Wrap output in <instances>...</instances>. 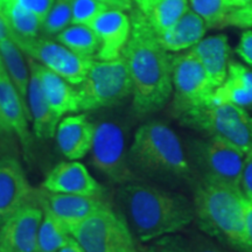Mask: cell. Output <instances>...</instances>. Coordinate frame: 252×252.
<instances>
[{
	"mask_svg": "<svg viewBox=\"0 0 252 252\" xmlns=\"http://www.w3.org/2000/svg\"><path fill=\"white\" fill-rule=\"evenodd\" d=\"M90 153L93 166L113 184L124 186L137 181L126 151L124 131L116 123L96 124Z\"/></svg>",
	"mask_w": 252,
	"mask_h": 252,
	"instance_id": "9",
	"label": "cell"
},
{
	"mask_svg": "<svg viewBox=\"0 0 252 252\" xmlns=\"http://www.w3.org/2000/svg\"><path fill=\"white\" fill-rule=\"evenodd\" d=\"M188 127L219 137L247 154L252 150V117L248 110L230 103H209L180 118Z\"/></svg>",
	"mask_w": 252,
	"mask_h": 252,
	"instance_id": "5",
	"label": "cell"
},
{
	"mask_svg": "<svg viewBox=\"0 0 252 252\" xmlns=\"http://www.w3.org/2000/svg\"><path fill=\"white\" fill-rule=\"evenodd\" d=\"M0 75H7V72H6V69H5V65H4V62H2L1 55H0Z\"/></svg>",
	"mask_w": 252,
	"mask_h": 252,
	"instance_id": "44",
	"label": "cell"
},
{
	"mask_svg": "<svg viewBox=\"0 0 252 252\" xmlns=\"http://www.w3.org/2000/svg\"><path fill=\"white\" fill-rule=\"evenodd\" d=\"M84 252H139L125 217L108 206L70 230Z\"/></svg>",
	"mask_w": 252,
	"mask_h": 252,
	"instance_id": "7",
	"label": "cell"
},
{
	"mask_svg": "<svg viewBox=\"0 0 252 252\" xmlns=\"http://www.w3.org/2000/svg\"><path fill=\"white\" fill-rule=\"evenodd\" d=\"M118 200L132 232L144 243L178 234L195 220L193 201L153 186L124 185Z\"/></svg>",
	"mask_w": 252,
	"mask_h": 252,
	"instance_id": "2",
	"label": "cell"
},
{
	"mask_svg": "<svg viewBox=\"0 0 252 252\" xmlns=\"http://www.w3.org/2000/svg\"><path fill=\"white\" fill-rule=\"evenodd\" d=\"M191 156L202 178L241 188L242 167L245 153L219 137L195 140Z\"/></svg>",
	"mask_w": 252,
	"mask_h": 252,
	"instance_id": "10",
	"label": "cell"
},
{
	"mask_svg": "<svg viewBox=\"0 0 252 252\" xmlns=\"http://www.w3.org/2000/svg\"><path fill=\"white\" fill-rule=\"evenodd\" d=\"M99 40L96 59L102 61L116 60L127 43L131 34V18L124 11L109 8L89 25Z\"/></svg>",
	"mask_w": 252,
	"mask_h": 252,
	"instance_id": "17",
	"label": "cell"
},
{
	"mask_svg": "<svg viewBox=\"0 0 252 252\" xmlns=\"http://www.w3.org/2000/svg\"><path fill=\"white\" fill-rule=\"evenodd\" d=\"M122 56L130 72L134 115L146 117L165 108L173 94V55L138 8L131 15V34Z\"/></svg>",
	"mask_w": 252,
	"mask_h": 252,
	"instance_id": "1",
	"label": "cell"
},
{
	"mask_svg": "<svg viewBox=\"0 0 252 252\" xmlns=\"http://www.w3.org/2000/svg\"><path fill=\"white\" fill-rule=\"evenodd\" d=\"M149 252H190L187 241L178 236H165L159 239H156Z\"/></svg>",
	"mask_w": 252,
	"mask_h": 252,
	"instance_id": "33",
	"label": "cell"
},
{
	"mask_svg": "<svg viewBox=\"0 0 252 252\" xmlns=\"http://www.w3.org/2000/svg\"><path fill=\"white\" fill-rule=\"evenodd\" d=\"M34 201L39 203L41 209L47 210L61 220L69 234L82 220L109 206L104 197L52 193L42 188L35 190Z\"/></svg>",
	"mask_w": 252,
	"mask_h": 252,
	"instance_id": "13",
	"label": "cell"
},
{
	"mask_svg": "<svg viewBox=\"0 0 252 252\" xmlns=\"http://www.w3.org/2000/svg\"><path fill=\"white\" fill-rule=\"evenodd\" d=\"M80 111L109 108L132 94L130 72L125 60L94 61L86 78L77 86Z\"/></svg>",
	"mask_w": 252,
	"mask_h": 252,
	"instance_id": "6",
	"label": "cell"
},
{
	"mask_svg": "<svg viewBox=\"0 0 252 252\" xmlns=\"http://www.w3.org/2000/svg\"><path fill=\"white\" fill-rule=\"evenodd\" d=\"M41 188L52 193L104 197V188L77 160L56 165L46 175Z\"/></svg>",
	"mask_w": 252,
	"mask_h": 252,
	"instance_id": "15",
	"label": "cell"
},
{
	"mask_svg": "<svg viewBox=\"0 0 252 252\" xmlns=\"http://www.w3.org/2000/svg\"><path fill=\"white\" fill-rule=\"evenodd\" d=\"M190 252H230L228 249L215 243L212 237L206 235L194 234L187 241Z\"/></svg>",
	"mask_w": 252,
	"mask_h": 252,
	"instance_id": "34",
	"label": "cell"
},
{
	"mask_svg": "<svg viewBox=\"0 0 252 252\" xmlns=\"http://www.w3.org/2000/svg\"><path fill=\"white\" fill-rule=\"evenodd\" d=\"M195 220L203 234L247 252L245 196L239 187L201 179L194 189Z\"/></svg>",
	"mask_w": 252,
	"mask_h": 252,
	"instance_id": "3",
	"label": "cell"
},
{
	"mask_svg": "<svg viewBox=\"0 0 252 252\" xmlns=\"http://www.w3.org/2000/svg\"><path fill=\"white\" fill-rule=\"evenodd\" d=\"M37 234V251L58 252L70 239L68 229L59 219L47 210H43Z\"/></svg>",
	"mask_w": 252,
	"mask_h": 252,
	"instance_id": "28",
	"label": "cell"
},
{
	"mask_svg": "<svg viewBox=\"0 0 252 252\" xmlns=\"http://www.w3.org/2000/svg\"><path fill=\"white\" fill-rule=\"evenodd\" d=\"M96 124L87 115L65 116L60 121L55 137L60 151L68 160H80L90 153Z\"/></svg>",
	"mask_w": 252,
	"mask_h": 252,
	"instance_id": "18",
	"label": "cell"
},
{
	"mask_svg": "<svg viewBox=\"0 0 252 252\" xmlns=\"http://www.w3.org/2000/svg\"><path fill=\"white\" fill-rule=\"evenodd\" d=\"M128 158L133 168L146 174L185 181L193 178L181 140L162 122H149L135 131Z\"/></svg>",
	"mask_w": 252,
	"mask_h": 252,
	"instance_id": "4",
	"label": "cell"
},
{
	"mask_svg": "<svg viewBox=\"0 0 252 252\" xmlns=\"http://www.w3.org/2000/svg\"><path fill=\"white\" fill-rule=\"evenodd\" d=\"M109 8L108 5L98 0H71V24L89 26L94 19Z\"/></svg>",
	"mask_w": 252,
	"mask_h": 252,
	"instance_id": "31",
	"label": "cell"
},
{
	"mask_svg": "<svg viewBox=\"0 0 252 252\" xmlns=\"http://www.w3.org/2000/svg\"><path fill=\"white\" fill-rule=\"evenodd\" d=\"M188 9V0H157L146 17L157 35H160L174 26Z\"/></svg>",
	"mask_w": 252,
	"mask_h": 252,
	"instance_id": "27",
	"label": "cell"
},
{
	"mask_svg": "<svg viewBox=\"0 0 252 252\" xmlns=\"http://www.w3.org/2000/svg\"><path fill=\"white\" fill-rule=\"evenodd\" d=\"M241 190L248 200L252 201V150L244 157L241 175Z\"/></svg>",
	"mask_w": 252,
	"mask_h": 252,
	"instance_id": "36",
	"label": "cell"
},
{
	"mask_svg": "<svg viewBox=\"0 0 252 252\" xmlns=\"http://www.w3.org/2000/svg\"><path fill=\"white\" fill-rule=\"evenodd\" d=\"M58 252H84V250L82 249L81 245L77 243L76 239L70 237V239H69L67 243L63 245Z\"/></svg>",
	"mask_w": 252,
	"mask_h": 252,
	"instance_id": "41",
	"label": "cell"
},
{
	"mask_svg": "<svg viewBox=\"0 0 252 252\" xmlns=\"http://www.w3.org/2000/svg\"><path fill=\"white\" fill-rule=\"evenodd\" d=\"M172 82V112L179 119L209 104L216 90L190 50L173 56Z\"/></svg>",
	"mask_w": 252,
	"mask_h": 252,
	"instance_id": "8",
	"label": "cell"
},
{
	"mask_svg": "<svg viewBox=\"0 0 252 252\" xmlns=\"http://www.w3.org/2000/svg\"><path fill=\"white\" fill-rule=\"evenodd\" d=\"M189 8L203 19L207 28H222L223 21L230 13L224 0H188Z\"/></svg>",
	"mask_w": 252,
	"mask_h": 252,
	"instance_id": "29",
	"label": "cell"
},
{
	"mask_svg": "<svg viewBox=\"0 0 252 252\" xmlns=\"http://www.w3.org/2000/svg\"><path fill=\"white\" fill-rule=\"evenodd\" d=\"M11 1L31 11L32 13L39 17L41 21H43V19L46 18L49 9L54 4V0H11Z\"/></svg>",
	"mask_w": 252,
	"mask_h": 252,
	"instance_id": "35",
	"label": "cell"
},
{
	"mask_svg": "<svg viewBox=\"0 0 252 252\" xmlns=\"http://www.w3.org/2000/svg\"><path fill=\"white\" fill-rule=\"evenodd\" d=\"M245 237L247 252H252V201L245 197Z\"/></svg>",
	"mask_w": 252,
	"mask_h": 252,
	"instance_id": "38",
	"label": "cell"
},
{
	"mask_svg": "<svg viewBox=\"0 0 252 252\" xmlns=\"http://www.w3.org/2000/svg\"><path fill=\"white\" fill-rule=\"evenodd\" d=\"M237 27V28H252V1L241 8H235L230 11L223 21L222 28Z\"/></svg>",
	"mask_w": 252,
	"mask_h": 252,
	"instance_id": "32",
	"label": "cell"
},
{
	"mask_svg": "<svg viewBox=\"0 0 252 252\" xmlns=\"http://www.w3.org/2000/svg\"><path fill=\"white\" fill-rule=\"evenodd\" d=\"M35 189L23 166L11 157L0 158V224L25 204L34 200Z\"/></svg>",
	"mask_w": 252,
	"mask_h": 252,
	"instance_id": "14",
	"label": "cell"
},
{
	"mask_svg": "<svg viewBox=\"0 0 252 252\" xmlns=\"http://www.w3.org/2000/svg\"><path fill=\"white\" fill-rule=\"evenodd\" d=\"M157 0H134V2L137 4V8L140 12H143L145 15L149 14L151 8L153 7V5L156 4Z\"/></svg>",
	"mask_w": 252,
	"mask_h": 252,
	"instance_id": "42",
	"label": "cell"
},
{
	"mask_svg": "<svg viewBox=\"0 0 252 252\" xmlns=\"http://www.w3.org/2000/svg\"><path fill=\"white\" fill-rule=\"evenodd\" d=\"M30 70L36 75L40 82L41 89L43 91L50 109L54 111L60 118L64 115H71L80 111V102H78L77 89L71 87V84L64 78L55 74L45 65L28 59Z\"/></svg>",
	"mask_w": 252,
	"mask_h": 252,
	"instance_id": "19",
	"label": "cell"
},
{
	"mask_svg": "<svg viewBox=\"0 0 252 252\" xmlns=\"http://www.w3.org/2000/svg\"><path fill=\"white\" fill-rule=\"evenodd\" d=\"M139 252H140V251H139Z\"/></svg>",
	"mask_w": 252,
	"mask_h": 252,
	"instance_id": "46",
	"label": "cell"
},
{
	"mask_svg": "<svg viewBox=\"0 0 252 252\" xmlns=\"http://www.w3.org/2000/svg\"><path fill=\"white\" fill-rule=\"evenodd\" d=\"M224 1L230 9H235L243 7V6L248 5L249 2H251L252 0H224Z\"/></svg>",
	"mask_w": 252,
	"mask_h": 252,
	"instance_id": "43",
	"label": "cell"
},
{
	"mask_svg": "<svg viewBox=\"0 0 252 252\" xmlns=\"http://www.w3.org/2000/svg\"><path fill=\"white\" fill-rule=\"evenodd\" d=\"M0 9L12 32V40L33 39L39 35L42 21L31 11L11 0H0Z\"/></svg>",
	"mask_w": 252,
	"mask_h": 252,
	"instance_id": "25",
	"label": "cell"
},
{
	"mask_svg": "<svg viewBox=\"0 0 252 252\" xmlns=\"http://www.w3.org/2000/svg\"><path fill=\"white\" fill-rule=\"evenodd\" d=\"M207 25L203 19L188 9L174 26L157 35L160 45L169 53L190 49L204 37Z\"/></svg>",
	"mask_w": 252,
	"mask_h": 252,
	"instance_id": "22",
	"label": "cell"
},
{
	"mask_svg": "<svg viewBox=\"0 0 252 252\" xmlns=\"http://www.w3.org/2000/svg\"><path fill=\"white\" fill-rule=\"evenodd\" d=\"M36 252H40V251H36Z\"/></svg>",
	"mask_w": 252,
	"mask_h": 252,
	"instance_id": "45",
	"label": "cell"
},
{
	"mask_svg": "<svg viewBox=\"0 0 252 252\" xmlns=\"http://www.w3.org/2000/svg\"><path fill=\"white\" fill-rule=\"evenodd\" d=\"M56 39L75 54L84 58L94 59L99 50L98 36L87 25L72 24L60 32Z\"/></svg>",
	"mask_w": 252,
	"mask_h": 252,
	"instance_id": "26",
	"label": "cell"
},
{
	"mask_svg": "<svg viewBox=\"0 0 252 252\" xmlns=\"http://www.w3.org/2000/svg\"><path fill=\"white\" fill-rule=\"evenodd\" d=\"M210 103H230L244 109H251L252 69L230 60L225 81L214 91Z\"/></svg>",
	"mask_w": 252,
	"mask_h": 252,
	"instance_id": "21",
	"label": "cell"
},
{
	"mask_svg": "<svg viewBox=\"0 0 252 252\" xmlns=\"http://www.w3.org/2000/svg\"><path fill=\"white\" fill-rule=\"evenodd\" d=\"M13 41L28 58L45 65L74 86H78L84 81L94 61V59L75 54L62 43L43 37Z\"/></svg>",
	"mask_w": 252,
	"mask_h": 252,
	"instance_id": "11",
	"label": "cell"
},
{
	"mask_svg": "<svg viewBox=\"0 0 252 252\" xmlns=\"http://www.w3.org/2000/svg\"><path fill=\"white\" fill-rule=\"evenodd\" d=\"M27 103L31 122L33 123V130L36 137L40 139H49L54 137L59 123L62 118H60L50 109L43 91L41 89L40 82L33 71H31Z\"/></svg>",
	"mask_w": 252,
	"mask_h": 252,
	"instance_id": "23",
	"label": "cell"
},
{
	"mask_svg": "<svg viewBox=\"0 0 252 252\" xmlns=\"http://www.w3.org/2000/svg\"><path fill=\"white\" fill-rule=\"evenodd\" d=\"M43 212L31 201L0 224V252H36Z\"/></svg>",
	"mask_w": 252,
	"mask_h": 252,
	"instance_id": "12",
	"label": "cell"
},
{
	"mask_svg": "<svg viewBox=\"0 0 252 252\" xmlns=\"http://www.w3.org/2000/svg\"><path fill=\"white\" fill-rule=\"evenodd\" d=\"M31 116L7 75H0V135H15L30 153Z\"/></svg>",
	"mask_w": 252,
	"mask_h": 252,
	"instance_id": "16",
	"label": "cell"
},
{
	"mask_svg": "<svg viewBox=\"0 0 252 252\" xmlns=\"http://www.w3.org/2000/svg\"><path fill=\"white\" fill-rule=\"evenodd\" d=\"M0 55L4 62L7 76L11 80L19 96L21 97L28 113V89H30L31 74L28 72L27 63L25 61L24 52L12 39L0 41Z\"/></svg>",
	"mask_w": 252,
	"mask_h": 252,
	"instance_id": "24",
	"label": "cell"
},
{
	"mask_svg": "<svg viewBox=\"0 0 252 252\" xmlns=\"http://www.w3.org/2000/svg\"><path fill=\"white\" fill-rule=\"evenodd\" d=\"M236 54L252 69V31L247 30L241 35L239 42L236 47Z\"/></svg>",
	"mask_w": 252,
	"mask_h": 252,
	"instance_id": "37",
	"label": "cell"
},
{
	"mask_svg": "<svg viewBox=\"0 0 252 252\" xmlns=\"http://www.w3.org/2000/svg\"><path fill=\"white\" fill-rule=\"evenodd\" d=\"M71 24V0H54L52 8L43 19L41 31L48 35H58Z\"/></svg>",
	"mask_w": 252,
	"mask_h": 252,
	"instance_id": "30",
	"label": "cell"
},
{
	"mask_svg": "<svg viewBox=\"0 0 252 252\" xmlns=\"http://www.w3.org/2000/svg\"><path fill=\"white\" fill-rule=\"evenodd\" d=\"M198 60L215 89L222 86L228 75L230 62V48L228 36L225 34H217L203 37L190 49Z\"/></svg>",
	"mask_w": 252,
	"mask_h": 252,
	"instance_id": "20",
	"label": "cell"
},
{
	"mask_svg": "<svg viewBox=\"0 0 252 252\" xmlns=\"http://www.w3.org/2000/svg\"><path fill=\"white\" fill-rule=\"evenodd\" d=\"M103 4L108 5L110 8L121 9V11H130L132 9V1L133 0H98Z\"/></svg>",
	"mask_w": 252,
	"mask_h": 252,
	"instance_id": "39",
	"label": "cell"
},
{
	"mask_svg": "<svg viewBox=\"0 0 252 252\" xmlns=\"http://www.w3.org/2000/svg\"><path fill=\"white\" fill-rule=\"evenodd\" d=\"M5 39H12V32L9 30L7 21L0 9V41Z\"/></svg>",
	"mask_w": 252,
	"mask_h": 252,
	"instance_id": "40",
	"label": "cell"
}]
</instances>
